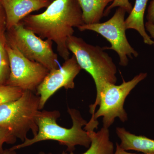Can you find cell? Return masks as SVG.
Masks as SVG:
<instances>
[{"mask_svg": "<svg viewBox=\"0 0 154 154\" xmlns=\"http://www.w3.org/2000/svg\"><path fill=\"white\" fill-rule=\"evenodd\" d=\"M112 154H140L137 153H134L128 152V151L125 150L120 146L119 144L118 143H116V147L115 150L113 152Z\"/></svg>", "mask_w": 154, "mask_h": 154, "instance_id": "22", "label": "cell"}, {"mask_svg": "<svg viewBox=\"0 0 154 154\" xmlns=\"http://www.w3.org/2000/svg\"><path fill=\"white\" fill-rule=\"evenodd\" d=\"M116 7L122 8L128 14H130L133 8L132 5L130 2L129 0H113V2L105 9L104 17L108 16L111 10Z\"/></svg>", "mask_w": 154, "mask_h": 154, "instance_id": "18", "label": "cell"}, {"mask_svg": "<svg viewBox=\"0 0 154 154\" xmlns=\"http://www.w3.org/2000/svg\"><path fill=\"white\" fill-rule=\"evenodd\" d=\"M68 112L72 121V126L66 128L59 125L57 120L60 113L57 110H39L36 117L38 126L37 134L31 139L27 138L22 143L12 147L10 149L17 150L29 146L39 142L51 140L57 141L62 145L66 146L67 151L73 152L77 146L88 148L91 141L89 132L82 129L88 123L76 109L68 108Z\"/></svg>", "mask_w": 154, "mask_h": 154, "instance_id": "2", "label": "cell"}, {"mask_svg": "<svg viewBox=\"0 0 154 154\" xmlns=\"http://www.w3.org/2000/svg\"><path fill=\"white\" fill-rule=\"evenodd\" d=\"M146 19L148 22L154 24V0L152 1L149 5Z\"/></svg>", "mask_w": 154, "mask_h": 154, "instance_id": "20", "label": "cell"}, {"mask_svg": "<svg viewBox=\"0 0 154 154\" xmlns=\"http://www.w3.org/2000/svg\"><path fill=\"white\" fill-rule=\"evenodd\" d=\"M24 91L20 88L8 85L0 86V106L19 99Z\"/></svg>", "mask_w": 154, "mask_h": 154, "instance_id": "16", "label": "cell"}, {"mask_svg": "<svg viewBox=\"0 0 154 154\" xmlns=\"http://www.w3.org/2000/svg\"><path fill=\"white\" fill-rule=\"evenodd\" d=\"M40 97L32 91H25L17 100L0 106V126L8 128L23 142L31 131L35 136L38 128L36 117L39 110Z\"/></svg>", "mask_w": 154, "mask_h": 154, "instance_id": "4", "label": "cell"}, {"mask_svg": "<svg viewBox=\"0 0 154 154\" xmlns=\"http://www.w3.org/2000/svg\"><path fill=\"white\" fill-rule=\"evenodd\" d=\"M145 27L146 30H147L150 35L151 38L154 39V24L147 22L145 24ZM153 45L154 46V43Z\"/></svg>", "mask_w": 154, "mask_h": 154, "instance_id": "21", "label": "cell"}, {"mask_svg": "<svg viewBox=\"0 0 154 154\" xmlns=\"http://www.w3.org/2000/svg\"><path fill=\"white\" fill-rule=\"evenodd\" d=\"M82 69L73 54L65 61L60 68L49 71L36 88V94L40 97L39 110L44 107L48 99L61 88L66 90L74 88V79Z\"/></svg>", "mask_w": 154, "mask_h": 154, "instance_id": "9", "label": "cell"}, {"mask_svg": "<svg viewBox=\"0 0 154 154\" xmlns=\"http://www.w3.org/2000/svg\"><path fill=\"white\" fill-rule=\"evenodd\" d=\"M79 5L84 23L86 25L100 23L109 3L113 0H77Z\"/></svg>", "mask_w": 154, "mask_h": 154, "instance_id": "14", "label": "cell"}, {"mask_svg": "<svg viewBox=\"0 0 154 154\" xmlns=\"http://www.w3.org/2000/svg\"><path fill=\"white\" fill-rule=\"evenodd\" d=\"M6 28V17L5 11L0 3V34L5 33Z\"/></svg>", "mask_w": 154, "mask_h": 154, "instance_id": "19", "label": "cell"}, {"mask_svg": "<svg viewBox=\"0 0 154 154\" xmlns=\"http://www.w3.org/2000/svg\"><path fill=\"white\" fill-rule=\"evenodd\" d=\"M125 10L118 8L113 17L106 22L97 24H84L78 28L81 31L91 30L102 35L110 42V47L106 49L113 50L119 57V64L122 66L128 65V58L137 57L138 53L131 45L127 38L125 31Z\"/></svg>", "mask_w": 154, "mask_h": 154, "instance_id": "7", "label": "cell"}, {"mask_svg": "<svg viewBox=\"0 0 154 154\" xmlns=\"http://www.w3.org/2000/svg\"><path fill=\"white\" fill-rule=\"evenodd\" d=\"M147 76L146 73L141 72L130 81L124 82L119 85L106 83L102 88L99 100V108L93 118L88 122L84 129L87 131L98 128L97 119L103 117V127L108 128L118 118L122 122L128 120L127 113L125 110V101L131 91Z\"/></svg>", "mask_w": 154, "mask_h": 154, "instance_id": "5", "label": "cell"}, {"mask_svg": "<svg viewBox=\"0 0 154 154\" xmlns=\"http://www.w3.org/2000/svg\"><path fill=\"white\" fill-rule=\"evenodd\" d=\"M91 138V144L88 150L82 154H112L114 152V144L110 140L108 128L103 127L96 132L94 131H88ZM38 154H52L40 152ZM61 154H67L63 152ZM70 154H74L70 152Z\"/></svg>", "mask_w": 154, "mask_h": 154, "instance_id": "13", "label": "cell"}, {"mask_svg": "<svg viewBox=\"0 0 154 154\" xmlns=\"http://www.w3.org/2000/svg\"><path fill=\"white\" fill-rule=\"evenodd\" d=\"M11 73L7 85L24 91L33 92L44 80L49 70L41 64L28 59L16 48L7 43Z\"/></svg>", "mask_w": 154, "mask_h": 154, "instance_id": "8", "label": "cell"}, {"mask_svg": "<svg viewBox=\"0 0 154 154\" xmlns=\"http://www.w3.org/2000/svg\"><path fill=\"white\" fill-rule=\"evenodd\" d=\"M20 23L42 39L55 42L58 54L65 61L69 58L68 38L73 35L74 28L85 24L77 0H55L43 13L30 14Z\"/></svg>", "mask_w": 154, "mask_h": 154, "instance_id": "1", "label": "cell"}, {"mask_svg": "<svg viewBox=\"0 0 154 154\" xmlns=\"http://www.w3.org/2000/svg\"><path fill=\"white\" fill-rule=\"evenodd\" d=\"M8 30V34L5 35L7 43L16 48L25 57L41 64L49 71L59 68L52 41L43 40L20 23Z\"/></svg>", "mask_w": 154, "mask_h": 154, "instance_id": "6", "label": "cell"}, {"mask_svg": "<svg viewBox=\"0 0 154 154\" xmlns=\"http://www.w3.org/2000/svg\"><path fill=\"white\" fill-rule=\"evenodd\" d=\"M2 154H17L16 150H13L9 149L5 150V151Z\"/></svg>", "mask_w": 154, "mask_h": 154, "instance_id": "23", "label": "cell"}, {"mask_svg": "<svg viewBox=\"0 0 154 154\" xmlns=\"http://www.w3.org/2000/svg\"><path fill=\"white\" fill-rule=\"evenodd\" d=\"M17 139L8 128L0 126V154L5 151L3 147L4 143L14 144Z\"/></svg>", "mask_w": 154, "mask_h": 154, "instance_id": "17", "label": "cell"}, {"mask_svg": "<svg viewBox=\"0 0 154 154\" xmlns=\"http://www.w3.org/2000/svg\"><path fill=\"white\" fill-rule=\"evenodd\" d=\"M5 33L0 34V86L7 85L11 73L8 54L6 49Z\"/></svg>", "mask_w": 154, "mask_h": 154, "instance_id": "15", "label": "cell"}, {"mask_svg": "<svg viewBox=\"0 0 154 154\" xmlns=\"http://www.w3.org/2000/svg\"><path fill=\"white\" fill-rule=\"evenodd\" d=\"M67 46L81 68L90 74L95 82L96 100L89 106L90 113L93 116L103 87L106 83L116 84L117 82V68L104 47L88 44L82 38L73 35L68 38Z\"/></svg>", "mask_w": 154, "mask_h": 154, "instance_id": "3", "label": "cell"}, {"mask_svg": "<svg viewBox=\"0 0 154 154\" xmlns=\"http://www.w3.org/2000/svg\"><path fill=\"white\" fill-rule=\"evenodd\" d=\"M6 17V29L14 27L30 13L47 8L51 2L48 0H0Z\"/></svg>", "mask_w": 154, "mask_h": 154, "instance_id": "10", "label": "cell"}, {"mask_svg": "<svg viewBox=\"0 0 154 154\" xmlns=\"http://www.w3.org/2000/svg\"><path fill=\"white\" fill-rule=\"evenodd\" d=\"M149 0H135L129 16L125 20L126 30L134 29L137 31L143 38L144 42L149 45H153L154 41L152 40L146 31L144 22V17Z\"/></svg>", "mask_w": 154, "mask_h": 154, "instance_id": "12", "label": "cell"}, {"mask_svg": "<svg viewBox=\"0 0 154 154\" xmlns=\"http://www.w3.org/2000/svg\"><path fill=\"white\" fill-rule=\"evenodd\" d=\"M48 1H50V2H54V1H55V0H48Z\"/></svg>", "mask_w": 154, "mask_h": 154, "instance_id": "24", "label": "cell"}, {"mask_svg": "<svg viewBox=\"0 0 154 154\" xmlns=\"http://www.w3.org/2000/svg\"><path fill=\"white\" fill-rule=\"evenodd\" d=\"M116 133L121 140L119 145L125 150L135 151L143 154H154V140L133 134L124 128H116Z\"/></svg>", "mask_w": 154, "mask_h": 154, "instance_id": "11", "label": "cell"}]
</instances>
